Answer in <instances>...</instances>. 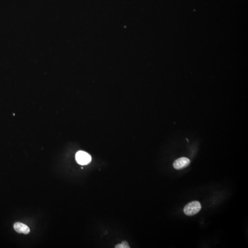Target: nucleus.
Masks as SVG:
<instances>
[{
	"instance_id": "1",
	"label": "nucleus",
	"mask_w": 248,
	"mask_h": 248,
	"mask_svg": "<svg viewBox=\"0 0 248 248\" xmlns=\"http://www.w3.org/2000/svg\"><path fill=\"white\" fill-rule=\"evenodd\" d=\"M202 207L200 202L194 201L186 204L183 209L185 215L188 216H193L200 212Z\"/></svg>"
},
{
	"instance_id": "3",
	"label": "nucleus",
	"mask_w": 248,
	"mask_h": 248,
	"mask_svg": "<svg viewBox=\"0 0 248 248\" xmlns=\"http://www.w3.org/2000/svg\"><path fill=\"white\" fill-rule=\"evenodd\" d=\"M190 159L186 157H181L178 158L173 163V166L176 170H180L186 168L190 165Z\"/></svg>"
},
{
	"instance_id": "4",
	"label": "nucleus",
	"mask_w": 248,
	"mask_h": 248,
	"mask_svg": "<svg viewBox=\"0 0 248 248\" xmlns=\"http://www.w3.org/2000/svg\"><path fill=\"white\" fill-rule=\"evenodd\" d=\"M13 227H14L15 231L18 233L27 234L30 232V229L29 227L25 224H24L22 223H15L13 226Z\"/></svg>"
},
{
	"instance_id": "5",
	"label": "nucleus",
	"mask_w": 248,
	"mask_h": 248,
	"mask_svg": "<svg viewBox=\"0 0 248 248\" xmlns=\"http://www.w3.org/2000/svg\"><path fill=\"white\" fill-rule=\"evenodd\" d=\"M122 245L123 246L124 248H130L129 245L126 241H123L122 243Z\"/></svg>"
},
{
	"instance_id": "2",
	"label": "nucleus",
	"mask_w": 248,
	"mask_h": 248,
	"mask_svg": "<svg viewBox=\"0 0 248 248\" xmlns=\"http://www.w3.org/2000/svg\"><path fill=\"white\" fill-rule=\"evenodd\" d=\"M76 159L78 164L85 165H88L91 162L92 157L87 153L83 151H79L76 154Z\"/></svg>"
}]
</instances>
